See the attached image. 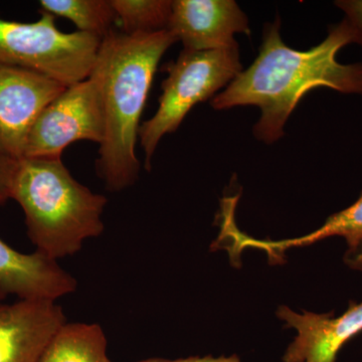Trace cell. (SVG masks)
<instances>
[{
  "instance_id": "obj_9",
  "label": "cell",
  "mask_w": 362,
  "mask_h": 362,
  "mask_svg": "<svg viewBox=\"0 0 362 362\" xmlns=\"http://www.w3.org/2000/svg\"><path fill=\"white\" fill-rule=\"evenodd\" d=\"M66 322L56 301L0 299V362H39L57 331Z\"/></svg>"
},
{
  "instance_id": "obj_10",
  "label": "cell",
  "mask_w": 362,
  "mask_h": 362,
  "mask_svg": "<svg viewBox=\"0 0 362 362\" xmlns=\"http://www.w3.org/2000/svg\"><path fill=\"white\" fill-rule=\"evenodd\" d=\"M277 314L287 327L297 330L283 357L284 362H335L343 345L362 331V302H350L339 317H334L333 312L298 314L285 306Z\"/></svg>"
},
{
  "instance_id": "obj_18",
  "label": "cell",
  "mask_w": 362,
  "mask_h": 362,
  "mask_svg": "<svg viewBox=\"0 0 362 362\" xmlns=\"http://www.w3.org/2000/svg\"><path fill=\"white\" fill-rule=\"evenodd\" d=\"M138 362H240L239 357L233 356L230 357L220 356L214 357L211 356H192L187 358L175 359V361H170V359L163 358H150L146 361Z\"/></svg>"
},
{
  "instance_id": "obj_8",
  "label": "cell",
  "mask_w": 362,
  "mask_h": 362,
  "mask_svg": "<svg viewBox=\"0 0 362 362\" xmlns=\"http://www.w3.org/2000/svg\"><path fill=\"white\" fill-rule=\"evenodd\" d=\"M168 30L187 52L225 49L238 45L235 33L251 35L246 14L233 0H175Z\"/></svg>"
},
{
  "instance_id": "obj_1",
  "label": "cell",
  "mask_w": 362,
  "mask_h": 362,
  "mask_svg": "<svg viewBox=\"0 0 362 362\" xmlns=\"http://www.w3.org/2000/svg\"><path fill=\"white\" fill-rule=\"evenodd\" d=\"M280 28L279 18L266 25L258 58L211 103L216 110L258 107L262 114L254 134L266 143L282 137L292 112L310 90L329 88L342 94L362 95V63L345 65L337 61L338 52L354 44L346 21L331 26L326 39L308 51L288 47Z\"/></svg>"
},
{
  "instance_id": "obj_15",
  "label": "cell",
  "mask_w": 362,
  "mask_h": 362,
  "mask_svg": "<svg viewBox=\"0 0 362 362\" xmlns=\"http://www.w3.org/2000/svg\"><path fill=\"white\" fill-rule=\"evenodd\" d=\"M122 33L127 35L168 30L173 1L168 0H111Z\"/></svg>"
},
{
  "instance_id": "obj_5",
  "label": "cell",
  "mask_w": 362,
  "mask_h": 362,
  "mask_svg": "<svg viewBox=\"0 0 362 362\" xmlns=\"http://www.w3.org/2000/svg\"><path fill=\"white\" fill-rule=\"evenodd\" d=\"M101 42L78 30L61 32L54 16L44 11L35 23L0 18V64L42 74L66 87L90 77Z\"/></svg>"
},
{
  "instance_id": "obj_13",
  "label": "cell",
  "mask_w": 362,
  "mask_h": 362,
  "mask_svg": "<svg viewBox=\"0 0 362 362\" xmlns=\"http://www.w3.org/2000/svg\"><path fill=\"white\" fill-rule=\"evenodd\" d=\"M344 238L349 245V254H354L362 244V194L354 204L332 214L326 220L325 223L315 232L309 233L299 239L271 242V240H257L243 235L240 240V247H255L265 250L269 256L275 259L276 252H282L288 247H302L311 245L318 240L329 237Z\"/></svg>"
},
{
  "instance_id": "obj_4",
  "label": "cell",
  "mask_w": 362,
  "mask_h": 362,
  "mask_svg": "<svg viewBox=\"0 0 362 362\" xmlns=\"http://www.w3.org/2000/svg\"><path fill=\"white\" fill-rule=\"evenodd\" d=\"M156 113L140 126L139 140L145 168L164 136L175 132L195 105L216 96L242 71L239 45L206 52H181L166 69Z\"/></svg>"
},
{
  "instance_id": "obj_2",
  "label": "cell",
  "mask_w": 362,
  "mask_h": 362,
  "mask_svg": "<svg viewBox=\"0 0 362 362\" xmlns=\"http://www.w3.org/2000/svg\"><path fill=\"white\" fill-rule=\"evenodd\" d=\"M176 42L168 30L134 35L111 32L102 40L92 71L101 88L105 126L96 169L109 192H121L137 180L140 119L159 62Z\"/></svg>"
},
{
  "instance_id": "obj_3",
  "label": "cell",
  "mask_w": 362,
  "mask_h": 362,
  "mask_svg": "<svg viewBox=\"0 0 362 362\" xmlns=\"http://www.w3.org/2000/svg\"><path fill=\"white\" fill-rule=\"evenodd\" d=\"M11 199L23 209L37 251L54 261L73 256L86 240L103 233L106 197L76 180L62 158L16 161Z\"/></svg>"
},
{
  "instance_id": "obj_19",
  "label": "cell",
  "mask_w": 362,
  "mask_h": 362,
  "mask_svg": "<svg viewBox=\"0 0 362 362\" xmlns=\"http://www.w3.org/2000/svg\"><path fill=\"white\" fill-rule=\"evenodd\" d=\"M345 262L347 265L354 270L362 271V244L354 254H346L345 256Z\"/></svg>"
},
{
  "instance_id": "obj_17",
  "label": "cell",
  "mask_w": 362,
  "mask_h": 362,
  "mask_svg": "<svg viewBox=\"0 0 362 362\" xmlns=\"http://www.w3.org/2000/svg\"><path fill=\"white\" fill-rule=\"evenodd\" d=\"M16 161L0 157V204L11 199V177Z\"/></svg>"
},
{
  "instance_id": "obj_6",
  "label": "cell",
  "mask_w": 362,
  "mask_h": 362,
  "mask_svg": "<svg viewBox=\"0 0 362 362\" xmlns=\"http://www.w3.org/2000/svg\"><path fill=\"white\" fill-rule=\"evenodd\" d=\"M101 88L96 76L69 86L33 124L23 158H62L71 143L101 144L104 138Z\"/></svg>"
},
{
  "instance_id": "obj_14",
  "label": "cell",
  "mask_w": 362,
  "mask_h": 362,
  "mask_svg": "<svg viewBox=\"0 0 362 362\" xmlns=\"http://www.w3.org/2000/svg\"><path fill=\"white\" fill-rule=\"evenodd\" d=\"M42 11L71 21L78 32L103 40L117 21L111 0H42Z\"/></svg>"
},
{
  "instance_id": "obj_12",
  "label": "cell",
  "mask_w": 362,
  "mask_h": 362,
  "mask_svg": "<svg viewBox=\"0 0 362 362\" xmlns=\"http://www.w3.org/2000/svg\"><path fill=\"white\" fill-rule=\"evenodd\" d=\"M39 362H111L107 339L96 323H65L52 337Z\"/></svg>"
},
{
  "instance_id": "obj_16",
  "label": "cell",
  "mask_w": 362,
  "mask_h": 362,
  "mask_svg": "<svg viewBox=\"0 0 362 362\" xmlns=\"http://www.w3.org/2000/svg\"><path fill=\"white\" fill-rule=\"evenodd\" d=\"M335 6L343 11L354 33V44L362 47V0H338Z\"/></svg>"
},
{
  "instance_id": "obj_7",
  "label": "cell",
  "mask_w": 362,
  "mask_h": 362,
  "mask_svg": "<svg viewBox=\"0 0 362 362\" xmlns=\"http://www.w3.org/2000/svg\"><path fill=\"white\" fill-rule=\"evenodd\" d=\"M66 88L42 74L0 64V157H25L33 124Z\"/></svg>"
},
{
  "instance_id": "obj_11",
  "label": "cell",
  "mask_w": 362,
  "mask_h": 362,
  "mask_svg": "<svg viewBox=\"0 0 362 362\" xmlns=\"http://www.w3.org/2000/svg\"><path fill=\"white\" fill-rule=\"evenodd\" d=\"M76 289L77 281L54 259L37 251L23 254L0 240V299L57 301Z\"/></svg>"
}]
</instances>
